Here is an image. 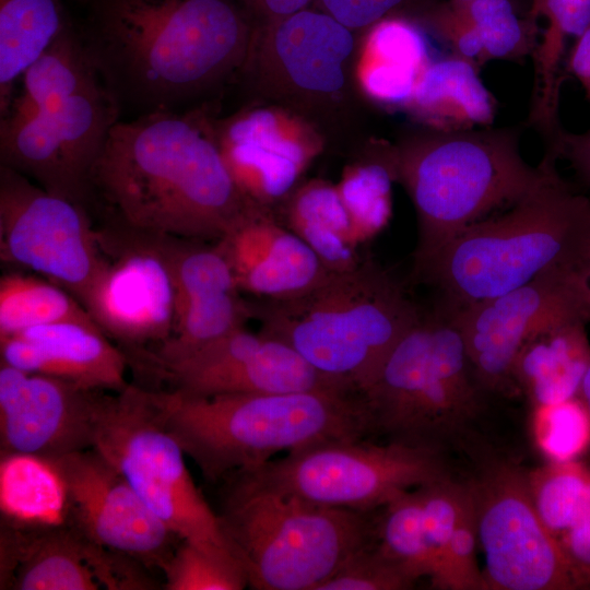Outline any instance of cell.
<instances>
[{"label": "cell", "instance_id": "6da1fadb", "mask_svg": "<svg viewBox=\"0 0 590 590\" xmlns=\"http://www.w3.org/2000/svg\"><path fill=\"white\" fill-rule=\"evenodd\" d=\"M256 28L238 0H91L80 32L120 108L144 114L239 78Z\"/></svg>", "mask_w": 590, "mask_h": 590}, {"label": "cell", "instance_id": "7a4b0ae2", "mask_svg": "<svg viewBox=\"0 0 590 590\" xmlns=\"http://www.w3.org/2000/svg\"><path fill=\"white\" fill-rule=\"evenodd\" d=\"M92 201L115 226L213 243L255 206L237 189L200 107L118 120L90 175Z\"/></svg>", "mask_w": 590, "mask_h": 590}, {"label": "cell", "instance_id": "3957f363", "mask_svg": "<svg viewBox=\"0 0 590 590\" xmlns=\"http://www.w3.org/2000/svg\"><path fill=\"white\" fill-rule=\"evenodd\" d=\"M590 199L552 167L503 214L449 240L414 276L435 286L451 309L489 299L552 272L589 278Z\"/></svg>", "mask_w": 590, "mask_h": 590}, {"label": "cell", "instance_id": "277c9868", "mask_svg": "<svg viewBox=\"0 0 590 590\" xmlns=\"http://www.w3.org/2000/svg\"><path fill=\"white\" fill-rule=\"evenodd\" d=\"M155 394L168 430L212 483L255 470L282 451L373 434L363 396L350 391Z\"/></svg>", "mask_w": 590, "mask_h": 590}, {"label": "cell", "instance_id": "5b68a950", "mask_svg": "<svg viewBox=\"0 0 590 590\" xmlns=\"http://www.w3.org/2000/svg\"><path fill=\"white\" fill-rule=\"evenodd\" d=\"M261 331L315 369L362 394L423 309L389 270L364 259L287 299L251 303Z\"/></svg>", "mask_w": 590, "mask_h": 590}, {"label": "cell", "instance_id": "8992f818", "mask_svg": "<svg viewBox=\"0 0 590 590\" xmlns=\"http://www.w3.org/2000/svg\"><path fill=\"white\" fill-rule=\"evenodd\" d=\"M397 180L417 217L413 276L455 236L510 206L538 187L553 164H527L506 130L451 131L423 138L393 153Z\"/></svg>", "mask_w": 590, "mask_h": 590}, {"label": "cell", "instance_id": "52a82bcc", "mask_svg": "<svg viewBox=\"0 0 590 590\" xmlns=\"http://www.w3.org/2000/svg\"><path fill=\"white\" fill-rule=\"evenodd\" d=\"M217 516L256 590H318L373 540L366 512L317 505L238 472L226 480Z\"/></svg>", "mask_w": 590, "mask_h": 590}, {"label": "cell", "instance_id": "ba28073f", "mask_svg": "<svg viewBox=\"0 0 590 590\" xmlns=\"http://www.w3.org/2000/svg\"><path fill=\"white\" fill-rule=\"evenodd\" d=\"M477 385L451 309L423 310L362 393L373 433L439 448L479 413Z\"/></svg>", "mask_w": 590, "mask_h": 590}, {"label": "cell", "instance_id": "9c48e42d", "mask_svg": "<svg viewBox=\"0 0 590 590\" xmlns=\"http://www.w3.org/2000/svg\"><path fill=\"white\" fill-rule=\"evenodd\" d=\"M93 448L180 541L234 555L163 420L155 391L130 384L114 394L102 391Z\"/></svg>", "mask_w": 590, "mask_h": 590}, {"label": "cell", "instance_id": "30bf717a", "mask_svg": "<svg viewBox=\"0 0 590 590\" xmlns=\"http://www.w3.org/2000/svg\"><path fill=\"white\" fill-rule=\"evenodd\" d=\"M243 473L268 488L361 512L448 475L438 448L364 439L316 444Z\"/></svg>", "mask_w": 590, "mask_h": 590}, {"label": "cell", "instance_id": "8fae6325", "mask_svg": "<svg viewBox=\"0 0 590 590\" xmlns=\"http://www.w3.org/2000/svg\"><path fill=\"white\" fill-rule=\"evenodd\" d=\"M470 486L485 558V589H577L557 538L534 507L528 472L515 463L495 461Z\"/></svg>", "mask_w": 590, "mask_h": 590}, {"label": "cell", "instance_id": "7c38bea8", "mask_svg": "<svg viewBox=\"0 0 590 590\" xmlns=\"http://www.w3.org/2000/svg\"><path fill=\"white\" fill-rule=\"evenodd\" d=\"M0 258L57 283L79 300L103 251L86 208L0 165Z\"/></svg>", "mask_w": 590, "mask_h": 590}, {"label": "cell", "instance_id": "4fadbf2b", "mask_svg": "<svg viewBox=\"0 0 590 590\" xmlns=\"http://www.w3.org/2000/svg\"><path fill=\"white\" fill-rule=\"evenodd\" d=\"M120 109L103 84L22 122H0V165L86 208L93 165Z\"/></svg>", "mask_w": 590, "mask_h": 590}, {"label": "cell", "instance_id": "5bb4252c", "mask_svg": "<svg viewBox=\"0 0 590 590\" xmlns=\"http://www.w3.org/2000/svg\"><path fill=\"white\" fill-rule=\"evenodd\" d=\"M98 236L103 260L79 302L108 338L162 344L174 330L176 293L160 235L113 225Z\"/></svg>", "mask_w": 590, "mask_h": 590}, {"label": "cell", "instance_id": "9a60e30c", "mask_svg": "<svg viewBox=\"0 0 590 590\" xmlns=\"http://www.w3.org/2000/svg\"><path fill=\"white\" fill-rule=\"evenodd\" d=\"M451 310L477 385L484 393L506 392L515 389L512 366L529 339L568 318L582 317L590 323V281L582 274L546 273L503 295Z\"/></svg>", "mask_w": 590, "mask_h": 590}, {"label": "cell", "instance_id": "2e32d148", "mask_svg": "<svg viewBox=\"0 0 590 590\" xmlns=\"http://www.w3.org/2000/svg\"><path fill=\"white\" fill-rule=\"evenodd\" d=\"M60 486L70 527L104 548L161 569L179 540L94 448L43 463Z\"/></svg>", "mask_w": 590, "mask_h": 590}, {"label": "cell", "instance_id": "e0dca14e", "mask_svg": "<svg viewBox=\"0 0 590 590\" xmlns=\"http://www.w3.org/2000/svg\"><path fill=\"white\" fill-rule=\"evenodd\" d=\"M101 393L1 363L2 455L44 463L93 448Z\"/></svg>", "mask_w": 590, "mask_h": 590}, {"label": "cell", "instance_id": "ac0fdd59", "mask_svg": "<svg viewBox=\"0 0 590 590\" xmlns=\"http://www.w3.org/2000/svg\"><path fill=\"white\" fill-rule=\"evenodd\" d=\"M174 390L192 396L353 392L315 369L287 343L239 328L162 368ZM356 393V392H355Z\"/></svg>", "mask_w": 590, "mask_h": 590}, {"label": "cell", "instance_id": "d6986e66", "mask_svg": "<svg viewBox=\"0 0 590 590\" xmlns=\"http://www.w3.org/2000/svg\"><path fill=\"white\" fill-rule=\"evenodd\" d=\"M214 140L241 196L272 210L292 193L317 145L292 132L276 110L250 108L226 119L211 117Z\"/></svg>", "mask_w": 590, "mask_h": 590}, {"label": "cell", "instance_id": "ffe728a7", "mask_svg": "<svg viewBox=\"0 0 590 590\" xmlns=\"http://www.w3.org/2000/svg\"><path fill=\"white\" fill-rule=\"evenodd\" d=\"M215 243L239 291L261 300L298 296L330 273L314 250L269 209L252 206Z\"/></svg>", "mask_w": 590, "mask_h": 590}, {"label": "cell", "instance_id": "44dd1931", "mask_svg": "<svg viewBox=\"0 0 590 590\" xmlns=\"http://www.w3.org/2000/svg\"><path fill=\"white\" fill-rule=\"evenodd\" d=\"M253 40L268 47L270 63L292 91L320 101L346 92L354 31L321 9L308 7L257 26Z\"/></svg>", "mask_w": 590, "mask_h": 590}, {"label": "cell", "instance_id": "7402d4cb", "mask_svg": "<svg viewBox=\"0 0 590 590\" xmlns=\"http://www.w3.org/2000/svg\"><path fill=\"white\" fill-rule=\"evenodd\" d=\"M1 363L88 390H123L128 356L95 324L59 322L0 339Z\"/></svg>", "mask_w": 590, "mask_h": 590}, {"label": "cell", "instance_id": "603a6c76", "mask_svg": "<svg viewBox=\"0 0 590 590\" xmlns=\"http://www.w3.org/2000/svg\"><path fill=\"white\" fill-rule=\"evenodd\" d=\"M4 570L17 590H97L93 570L96 544L71 527L5 531Z\"/></svg>", "mask_w": 590, "mask_h": 590}, {"label": "cell", "instance_id": "cb8c5ba5", "mask_svg": "<svg viewBox=\"0 0 590 590\" xmlns=\"http://www.w3.org/2000/svg\"><path fill=\"white\" fill-rule=\"evenodd\" d=\"M589 321L573 317L529 339L512 366V384L533 405L560 402L579 394L590 365Z\"/></svg>", "mask_w": 590, "mask_h": 590}, {"label": "cell", "instance_id": "d4e9b609", "mask_svg": "<svg viewBox=\"0 0 590 590\" xmlns=\"http://www.w3.org/2000/svg\"><path fill=\"white\" fill-rule=\"evenodd\" d=\"M23 87L3 123H19L44 108L103 85L81 32L69 21L49 46L25 70Z\"/></svg>", "mask_w": 590, "mask_h": 590}, {"label": "cell", "instance_id": "484cf974", "mask_svg": "<svg viewBox=\"0 0 590 590\" xmlns=\"http://www.w3.org/2000/svg\"><path fill=\"white\" fill-rule=\"evenodd\" d=\"M428 66L426 43L409 21L390 16L368 28L358 67V80L370 97L410 101Z\"/></svg>", "mask_w": 590, "mask_h": 590}, {"label": "cell", "instance_id": "4316f807", "mask_svg": "<svg viewBox=\"0 0 590 590\" xmlns=\"http://www.w3.org/2000/svg\"><path fill=\"white\" fill-rule=\"evenodd\" d=\"M285 220L330 272L356 267L359 256L352 223L337 187L311 181L285 199Z\"/></svg>", "mask_w": 590, "mask_h": 590}, {"label": "cell", "instance_id": "83f0119b", "mask_svg": "<svg viewBox=\"0 0 590 590\" xmlns=\"http://www.w3.org/2000/svg\"><path fill=\"white\" fill-rule=\"evenodd\" d=\"M67 0H0V113L16 82L69 22Z\"/></svg>", "mask_w": 590, "mask_h": 590}, {"label": "cell", "instance_id": "f1b7e54d", "mask_svg": "<svg viewBox=\"0 0 590 590\" xmlns=\"http://www.w3.org/2000/svg\"><path fill=\"white\" fill-rule=\"evenodd\" d=\"M59 322L97 326L83 305L57 283L21 271L7 272L1 276L0 339Z\"/></svg>", "mask_w": 590, "mask_h": 590}, {"label": "cell", "instance_id": "f546056e", "mask_svg": "<svg viewBox=\"0 0 590 590\" xmlns=\"http://www.w3.org/2000/svg\"><path fill=\"white\" fill-rule=\"evenodd\" d=\"M410 101L436 121L488 123L493 117L488 91L464 59L428 64Z\"/></svg>", "mask_w": 590, "mask_h": 590}, {"label": "cell", "instance_id": "4dcf8cb0", "mask_svg": "<svg viewBox=\"0 0 590 590\" xmlns=\"http://www.w3.org/2000/svg\"><path fill=\"white\" fill-rule=\"evenodd\" d=\"M534 507L556 538L590 514V465L577 460L548 461L528 472Z\"/></svg>", "mask_w": 590, "mask_h": 590}, {"label": "cell", "instance_id": "1f68e13d", "mask_svg": "<svg viewBox=\"0 0 590 590\" xmlns=\"http://www.w3.org/2000/svg\"><path fill=\"white\" fill-rule=\"evenodd\" d=\"M377 535L382 552L414 580L432 578L434 566L418 488L406 491L384 506Z\"/></svg>", "mask_w": 590, "mask_h": 590}, {"label": "cell", "instance_id": "d6a6232c", "mask_svg": "<svg viewBox=\"0 0 590 590\" xmlns=\"http://www.w3.org/2000/svg\"><path fill=\"white\" fill-rule=\"evenodd\" d=\"M397 179L393 154L347 170L339 186L358 245L377 235L391 212V185Z\"/></svg>", "mask_w": 590, "mask_h": 590}, {"label": "cell", "instance_id": "836d02e7", "mask_svg": "<svg viewBox=\"0 0 590 590\" xmlns=\"http://www.w3.org/2000/svg\"><path fill=\"white\" fill-rule=\"evenodd\" d=\"M167 590H241L247 576L232 554L181 541L163 566Z\"/></svg>", "mask_w": 590, "mask_h": 590}, {"label": "cell", "instance_id": "e575fe53", "mask_svg": "<svg viewBox=\"0 0 590 590\" xmlns=\"http://www.w3.org/2000/svg\"><path fill=\"white\" fill-rule=\"evenodd\" d=\"M532 435L548 461L576 460L590 444V417L579 396L533 405Z\"/></svg>", "mask_w": 590, "mask_h": 590}, {"label": "cell", "instance_id": "d590c367", "mask_svg": "<svg viewBox=\"0 0 590 590\" xmlns=\"http://www.w3.org/2000/svg\"><path fill=\"white\" fill-rule=\"evenodd\" d=\"M467 484L452 481L449 475L417 487L422 502L426 540L434 573L430 585L439 578L447 548L456 527Z\"/></svg>", "mask_w": 590, "mask_h": 590}, {"label": "cell", "instance_id": "8d00e7d4", "mask_svg": "<svg viewBox=\"0 0 590 590\" xmlns=\"http://www.w3.org/2000/svg\"><path fill=\"white\" fill-rule=\"evenodd\" d=\"M477 544L475 508L471 486L468 483L447 548L444 568L433 588L445 590L485 589L483 574L476 562Z\"/></svg>", "mask_w": 590, "mask_h": 590}, {"label": "cell", "instance_id": "74e56055", "mask_svg": "<svg viewBox=\"0 0 590 590\" xmlns=\"http://www.w3.org/2000/svg\"><path fill=\"white\" fill-rule=\"evenodd\" d=\"M415 582L371 540L354 552L318 590H405Z\"/></svg>", "mask_w": 590, "mask_h": 590}, {"label": "cell", "instance_id": "f35d334b", "mask_svg": "<svg viewBox=\"0 0 590 590\" xmlns=\"http://www.w3.org/2000/svg\"><path fill=\"white\" fill-rule=\"evenodd\" d=\"M469 15L491 57H505L520 44L523 30L508 0L471 1Z\"/></svg>", "mask_w": 590, "mask_h": 590}, {"label": "cell", "instance_id": "ab89813d", "mask_svg": "<svg viewBox=\"0 0 590 590\" xmlns=\"http://www.w3.org/2000/svg\"><path fill=\"white\" fill-rule=\"evenodd\" d=\"M318 9L329 13L352 31L365 30L392 16L412 0H315Z\"/></svg>", "mask_w": 590, "mask_h": 590}, {"label": "cell", "instance_id": "60d3db41", "mask_svg": "<svg viewBox=\"0 0 590 590\" xmlns=\"http://www.w3.org/2000/svg\"><path fill=\"white\" fill-rule=\"evenodd\" d=\"M577 589L590 588V514L558 538Z\"/></svg>", "mask_w": 590, "mask_h": 590}, {"label": "cell", "instance_id": "b9f144b4", "mask_svg": "<svg viewBox=\"0 0 590 590\" xmlns=\"http://www.w3.org/2000/svg\"><path fill=\"white\" fill-rule=\"evenodd\" d=\"M554 28V55L566 36L579 37L590 26V0H544Z\"/></svg>", "mask_w": 590, "mask_h": 590}, {"label": "cell", "instance_id": "7bdbcfd3", "mask_svg": "<svg viewBox=\"0 0 590 590\" xmlns=\"http://www.w3.org/2000/svg\"><path fill=\"white\" fill-rule=\"evenodd\" d=\"M257 26L275 22L309 7L315 0H238Z\"/></svg>", "mask_w": 590, "mask_h": 590}, {"label": "cell", "instance_id": "ee69618b", "mask_svg": "<svg viewBox=\"0 0 590 590\" xmlns=\"http://www.w3.org/2000/svg\"><path fill=\"white\" fill-rule=\"evenodd\" d=\"M559 149L568 156L583 180L590 185V130L583 134L564 135Z\"/></svg>", "mask_w": 590, "mask_h": 590}, {"label": "cell", "instance_id": "f6af8a7d", "mask_svg": "<svg viewBox=\"0 0 590 590\" xmlns=\"http://www.w3.org/2000/svg\"><path fill=\"white\" fill-rule=\"evenodd\" d=\"M570 69L590 99V26L578 37L570 56Z\"/></svg>", "mask_w": 590, "mask_h": 590}, {"label": "cell", "instance_id": "bcb514c9", "mask_svg": "<svg viewBox=\"0 0 590 590\" xmlns=\"http://www.w3.org/2000/svg\"><path fill=\"white\" fill-rule=\"evenodd\" d=\"M459 51L468 58L477 56L483 51V43L477 31L471 26L463 31L457 40Z\"/></svg>", "mask_w": 590, "mask_h": 590}, {"label": "cell", "instance_id": "7dc6e473", "mask_svg": "<svg viewBox=\"0 0 590 590\" xmlns=\"http://www.w3.org/2000/svg\"><path fill=\"white\" fill-rule=\"evenodd\" d=\"M578 396L582 400L590 417V365L582 379Z\"/></svg>", "mask_w": 590, "mask_h": 590}, {"label": "cell", "instance_id": "c3c4849f", "mask_svg": "<svg viewBox=\"0 0 590 590\" xmlns=\"http://www.w3.org/2000/svg\"><path fill=\"white\" fill-rule=\"evenodd\" d=\"M463 1L471 2V1H474V0H463Z\"/></svg>", "mask_w": 590, "mask_h": 590}, {"label": "cell", "instance_id": "681fc988", "mask_svg": "<svg viewBox=\"0 0 590 590\" xmlns=\"http://www.w3.org/2000/svg\"><path fill=\"white\" fill-rule=\"evenodd\" d=\"M589 281H590V268H589Z\"/></svg>", "mask_w": 590, "mask_h": 590}]
</instances>
